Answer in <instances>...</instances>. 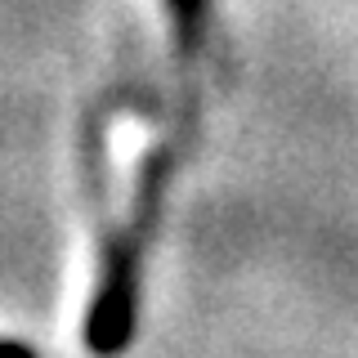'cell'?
Wrapping results in <instances>:
<instances>
[{
    "mask_svg": "<svg viewBox=\"0 0 358 358\" xmlns=\"http://www.w3.org/2000/svg\"><path fill=\"white\" fill-rule=\"evenodd\" d=\"M171 22V50L175 63H193L206 41V0H162Z\"/></svg>",
    "mask_w": 358,
    "mask_h": 358,
    "instance_id": "cell-1",
    "label": "cell"
}]
</instances>
